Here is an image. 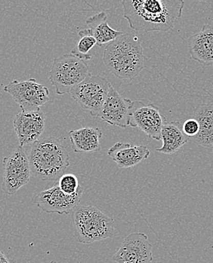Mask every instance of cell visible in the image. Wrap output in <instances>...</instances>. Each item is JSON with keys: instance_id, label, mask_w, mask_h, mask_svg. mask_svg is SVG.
I'll return each mask as SVG.
<instances>
[{"instance_id": "20", "label": "cell", "mask_w": 213, "mask_h": 263, "mask_svg": "<svg viewBox=\"0 0 213 263\" xmlns=\"http://www.w3.org/2000/svg\"><path fill=\"white\" fill-rule=\"evenodd\" d=\"M78 34L80 36V39L75 47L73 48L71 54L83 61H89L92 59L90 52L96 45V41L92 36L90 29L81 30Z\"/></svg>"}, {"instance_id": "24", "label": "cell", "mask_w": 213, "mask_h": 263, "mask_svg": "<svg viewBox=\"0 0 213 263\" xmlns=\"http://www.w3.org/2000/svg\"><path fill=\"white\" fill-rule=\"evenodd\" d=\"M212 151H213V144H212Z\"/></svg>"}, {"instance_id": "5", "label": "cell", "mask_w": 213, "mask_h": 263, "mask_svg": "<svg viewBox=\"0 0 213 263\" xmlns=\"http://www.w3.org/2000/svg\"><path fill=\"white\" fill-rule=\"evenodd\" d=\"M87 62L74 57L72 54H65L55 59L49 71V81L55 87L58 95L71 93V90L90 74Z\"/></svg>"}, {"instance_id": "17", "label": "cell", "mask_w": 213, "mask_h": 263, "mask_svg": "<svg viewBox=\"0 0 213 263\" xmlns=\"http://www.w3.org/2000/svg\"><path fill=\"white\" fill-rule=\"evenodd\" d=\"M194 119L198 121L200 130L194 141L203 147H212L213 144V103L200 105L196 108Z\"/></svg>"}, {"instance_id": "2", "label": "cell", "mask_w": 213, "mask_h": 263, "mask_svg": "<svg viewBox=\"0 0 213 263\" xmlns=\"http://www.w3.org/2000/svg\"><path fill=\"white\" fill-rule=\"evenodd\" d=\"M103 62L116 77L133 80L147 67L141 42L134 33H124L106 45Z\"/></svg>"}, {"instance_id": "15", "label": "cell", "mask_w": 213, "mask_h": 263, "mask_svg": "<svg viewBox=\"0 0 213 263\" xmlns=\"http://www.w3.org/2000/svg\"><path fill=\"white\" fill-rule=\"evenodd\" d=\"M108 155L120 168H128L147 159L150 156V151L143 145L118 142L110 148Z\"/></svg>"}, {"instance_id": "18", "label": "cell", "mask_w": 213, "mask_h": 263, "mask_svg": "<svg viewBox=\"0 0 213 263\" xmlns=\"http://www.w3.org/2000/svg\"><path fill=\"white\" fill-rule=\"evenodd\" d=\"M86 23L98 47H101L103 44H110L123 34V32L116 31L109 26L108 15L105 12H98L91 16L87 19Z\"/></svg>"}, {"instance_id": "23", "label": "cell", "mask_w": 213, "mask_h": 263, "mask_svg": "<svg viewBox=\"0 0 213 263\" xmlns=\"http://www.w3.org/2000/svg\"><path fill=\"white\" fill-rule=\"evenodd\" d=\"M0 263H11L3 252L0 251Z\"/></svg>"}, {"instance_id": "11", "label": "cell", "mask_w": 213, "mask_h": 263, "mask_svg": "<svg viewBox=\"0 0 213 263\" xmlns=\"http://www.w3.org/2000/svg\"><path fill=\"white\" fill-rule=\"evenodd\" d=\"M153 246L144 233L129 234L120 245L113 260L117 263H152Z\"/></svg>"}, {"instance_id": "1", "label": "cell", "mask_w": 213, "mask_h": 263, "mask_svg": "<svg viewBox=\"0 0 213 263\" xmlns=\"http://www.w3.org/2000/svg\"><path fill=\"white\" fill-rule=\"evenodd\" d=\"M124 17L130 28L141 33L168 31L182 15L183 0H123Z\"/></svg>"}, {"instance_id": "13", "label": "cell", "mask_w": 213, "mask_h": 263, "mask_svg": "<svg viewBox=\"0 0 213 263\" xmlns=\"http://www.w3.org/2000/svg\"><path fill=\"white\" fill-rule=\"evenodd\" d=\"M132 103L133 101L122 97L112 86L98 117L111 125L125 128L130 125Z\"/></svg>"}, {"instance_id": "3", "label": "cell", "mask_w": 213, "mask_h": 263, "mask_svg": "<svg viewBox=\"0 0 213 263\" xmlns=\"http://www.w3.org/2000/svg\"><path fill=\"white\" fill-rule=\"evenodd\" d=\"M28 155L31 174L41 181H56L70 165V156L58 138H42L32 143Z\"/></svg>"}, {"instance_id": "9", "label": "cell", "mask_w": 213, "mask_h": 263, "mask_svg": "<svg viewBox=\"0 0 213 263\" xmlns=\"http://www.w3.org/2000/svg\"><path fill=\"white\" fill-rule=\"evenodd\" d=\"M166 122L160 108L153 103L141 101L132 103L130 125L138 127L152 139L160 140L162 129Z\"/></svg>"}, {"instance_id": "19", "label": "cell", "mask_w": 213, "mask_h": 263, "mask_svg": "<svg viewBox=\"0 0 213 263\" xmlns=\"http://www.w3.org/2000/svg\"><path fill=\"white\" fill-rule=\"evenodd\" d=\"M160 140L163 141V146L156 149V151L172 155L176 154L187 143L188 138L183 132L179 122H166L162 129Z\"/></svg>"}, {"instance_id": "16", "label": "cell", "mask_w": 213, "mask_h": 263, "mask_svg": "<svg viewBox=\"0 0 213 263\" xmlns=\"http://www.w3.org/2000/svg\"><path fill=\"white\" fill-rule=\"evenodd\" d=\"M73 151L76 154L97 152L101 149L102 132L98 127H85L69 132Z\"/></svg>"}, {"instance_id": "7", "label": "cell", "mask_w": 213, "mask_h": 263, "mask_svg": "<svg viewBox=\"0 0 213 263\" xmlns=\"http://www.w3.org/2000/svg\"><path fill=\"white\" fill-rule=\"evenodd\" d=\"M3 165L2 190L5 194L13 195L30 182L31 166L24 146L19 145L10 155L4 157Z\"/></svg>"}, {"instance_id": "14", "label": "cell", "mask_w": 213, "mask_h": 263, "mask_svg": "<svg viewBox=\"0 0 213 263\" xmlns=\"http://www.w3.org/2000/svg\"><path fill=\"white\" fill-rule=\"evenodd\" d=\"M190 58L205 66L213 65V27L203 25L200 32L192 35L187 41Z\"/></svg>"}, {"instance_id": "21", "label": "cell", "mask_w": 213, "mask_h": 263, "mask_svg": "<svg viewBox=\"0 0 213 263\" xmlns=\"http://www.w3.org/2000/svg\"><path fill=\"white\" fill-rule=\"evenodd\" d=\"M58 181L57 184L61 191L68 195L76 194L80 186L77 178L73 174H63Z\"/></svg>"}, {"instance_id": "8", "label": "cell", "mask_w": 213, "mask_h": 263, "mask_svg": "<svg viewBox=\"0 0 213 263\" xmlns=\"http://www.w3.org/2000/svg\"><path fill=\"white\" fill-rule=\"evenodd\" d=\"M10 94L24 112L37 111L49 100L48 87L36 82L35 78L27 81L14 80L3 88Z\"/></svg>"}, {"instance_id": "22", "label": "cell", "mask_w": 213, "mask_h": 263, "mask_svg": "<svg viewBox=\"0 0 213 263\" xmlns=\"http://www.w3.org/2000/svg\"><path fill=\"white\" fill-rule=\"evenodd\" d=\"M182 130L187 137L196 136L200 130V125L198 121L195 119H189L184 122L182 125Z\"/></svg>"}, {"instance_id": "4", "label": "cell", "mask_w": 213, "mask_h": 263, "mask_svg": "<svg viewBox=\"0 0 213 263\" xmlns=\"http://www.w3.org/2000/svg\"><path fill=\"white\" fill-rule=\"evenodd\" d=\"M73 213L74 234L79 243L90 245L114 235L115 221L96 207L78 206Z\"/></svg>"}, {"instance_id": "6", "label": "cell", "mask_w": 213, "mask_h": 263, "mask_svg": "<svg viewBox=\"0 0 213 263\" xmlns=\"http://www.w3.org/2000/svg\"><path fill=\"white\" fill-rule=\"evenodd\" d=\"M111 87L105 78L90 73L70 93L81 107L90 111L94 117H98Z\"/></svg>"}, {"instance_id": "12", "label": "cell", "mask_w": 213, "mask_h": 263, "mask_svg": "<svg viewBox=\"0 0 213 263\" xmlns=\"http://www.w3.org/2000/svg\"><path fill=\"white\" fill-rule=\"evenodd\" d=\"M46 116L42 110L18 113L14 118L13 125L19 145H31L39 140L46 127Z\"/></svg>"}, {"instance_id": "10", "label": "cell", "mask_w": 213, "mask_h": 263, "mask_svg": "<svg viewBox=\"0 0 213 263\" xmlns=\"http://www.w3.org/2000/svg\"><path fill=\"white\" fill-rule=\"evenodd\" d=\"M82 193L83 188L80 186L76 194L68 195L61 191L56 184L52 187L39 193L35 197L33 202L45 213L68 215L79 206Z\"/></svg>"}]
</instances>
